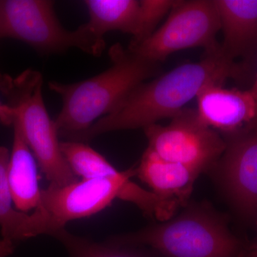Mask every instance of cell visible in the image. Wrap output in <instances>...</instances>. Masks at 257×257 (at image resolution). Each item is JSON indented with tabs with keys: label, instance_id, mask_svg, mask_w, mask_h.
Returning a JSON list of instances; mask_svg holds the SVG:
<instances>
[{
	"label": "cell",
	"instance_id": "cell-15",
	"mask_svg": "<svg viewBox=\"0 0 257 257\" xmlns=\"http://www.w3.org/2000/svg\"><path fill=\"white\" fill-rule=\"evenodd\" d=\"M88 28L104 40L108 32H121L135 36L138 30L140 2L137 0H86Z\"/></svg>",
	"mask_w": 257,
	"mask_h": 257
},
{
	"label": "cell",
	"instance_id": "cell-6",
	"mask_svg": "<svg viewBox=\"0 0 257 257\" xmlns=\"http://www.w3.org/2000/svg\"><path fill=\"white\" fill-rule=\"evenodd\" d=\"M0 38L23 42L43 55L77 48L99 56L105 48L104 40L86 24L66 30L56 16L54 2L48 0H0Z\"/></svg>",
	"mask_w": 257,
	"mask_h": 257
},
{
	"label": "cell",
	"instance_id": "cell-2",
	"mask_svg": "<svg viewBox=\"0 0 257 257\" xmlns=\"http://www.w3.org/2000/svg\"><path fill=\"white\" fill-rule=\"evenodd\" d=\"M111 66L79 82H49L60 96L62 109L55 122L59 136L76 141L95 121L110 114L142 83L160 72V64L141 58L120 45L109 50Z\"/></svg>",
	"mask_w": 257,
	"mask_h": 257
},
{
	"label": "cell",
	"instance_id": "cell-9",
	"mask_svg": "<svg viewBox=\"0 0 257 257\" xmlns=\"http://www.w3.org/2000/svg\"><path fill=\"white\" fill-rule=\"evenodd\" d=\"M222 155L210 170L236 212L243 219L257 217V124L224 139Z\"/></svg>",
	"mask_w": 257,
	"mask_h": 257
},
{
	"label": "cell",
	"instance_id": "cell-7",
	"mask_svg": "<svg viewBox=\"0 0 257 257\" xmlns=\"http://www.w3.org/2000/svg\"><path fill=\"white\" fill-rule=\"evenodd\" d=\"M220 20L214 0L175 1L165 23L145 41L127 50L160 64L178 51L202 47L206 54L220 49L216 35Z\"/></svg>",
	"mask_w": 257,
	"mask_h": 257
},
{
	"label": "cell",
	"instance_id": "cell-1",
	"mask_svg": "<svg viewBox=\"0 0 257 257\" xmlns=\"http://www.w3.org/2000/svg\"><path fill=\"white\" fill-rule=\"evenodd\" d=\"M241 80L237 68L220 52L206 54L195 63L182 64L142 83L110 114L98 119L75 142L85 143L99 135L119 130L145 128L166 118L175 117L204 87Z\"/></svg>",
	"mask_w": 257,
	"mask_h": 257
},
{
	"label": "cell",
	"instance_id": "cell-19",
	"mask_svg": "<svg viewBox=\"0 0 257 257\" xmlns=\"http://www.w3.org/2000/svg\"><path fill=\"white\" fill-rule=\"evenodd\" d=\"M14 111L8 104H3L0 101V121L5 125H13Z\"/></svg>",
	"mask_w": 257,
	"mask_h": 257
},
{
	"label": "cell",
	"instance_id": "cell-17",
	"mask_svg": "<svg viewBox=\"0 0 257 257\" xmlns=\"http://www.w3.org/2000/svg\"><path fill=\"white\" fill-rule=\"evenodd\" d=\"M52 236L63 243L71 257H145L131 250L114 246L112 243H96L76 236L65 228L57 230Z\"/></svg>",
	"mask_w": 257,
	"mask_h": 257
},
{
	"label": "cell",
	"instance_id": "cell-23",
	"mask_svg": "<svg viewBox=\"0 0 257 257\" xmlns=\"http://www.w3.org/2000/svg\"><path fill=\"white\" fill-rule=\"evenodd\" d=\"M5 74H2L0 72V84H1L2 82H3V79H4Z\"/></svg>",
	"mask_w": 257,
	"mask_h": 257
},
{
	"label": "cell",
	"instance_id": "cell-4",
	"mask_svg": "<svg viewBox=\"0 0 257 257\" xmlns=\"http://www.w3.org/2000/svg\"><path fill=\"white\" fill-rule=\"evenodd\" d=\"M113 241L149 245L167 257H238L242 248L224 216L205 204L190 206L178 215Z\"/></svg>",
	"mask_w": 257,
	"mask_h": 257
},
{
	"label": "cell",
	"instance_id": "cell-22",
	"mask_svg": "<svg viewBox=\"0 0 257 257\" xmlns=\"http://www.w3.org/2000/svg\"><path fill=\"white\" fill-rule=\"evenodd\" d=\"M249 89L252 91L257 99V72L256 76H255L254 79H253L252 84H251V87H250Z\"/></svg>",
	"mask_w": 257,
	"mask_h": 257
},
{
	"label": "cell",
	"instance_id": "cell-10",
	"mask_svg": "<svg viewBox=\"0 0 257 257\" xmlns=\"http://www.w3.org/2000/svg\"><path fill=\"white\" fill-rule=\"evenodd\" d=\"M223 42L221 55L239 70L241 80L257 72V0H214Z\"/></svg>",
	"mask_w": 257,
	"mask_h": 257
},
{
	"label": "cell",
	"instance_id": "cell-8",
	"mask_svg": "<svg viewBox=\"0 0 257 257\" xmlns=\"http://www.w3.org/2000/svg\"><path fill=\"white\" fill-rule=\"evenodd\" d=\"M143 130L147 148L199 175L210 170L226 148L224 138L204 124L194 109L184 108L166 126L154 124Z\"/></svg>",
	"mask_w": 257,
	"mask_h": 257
},
{
	"label": "cell",
	"instance_id": "cell-20",
	"mask_svg": "<svg viewBox=\"0 0 257 257\" xmlns=\"http://www.w3.org/2000/svg\"><path fill=\"white\" fill-rule=\"evenodd\" d=\"M15 249L14 241L8 239H0V257H8Z\"/></svg>",
	"mask_w": 257,
	"mask_h": 257
},
{
	"label": "cell",
	"instance_id": "cell-3",
	"mask_svg": "<svg viewBox=\"0 0 257 257\" xmlns=\"http://www.w3.org/2000/svg\"><path fill=\"white\" fill-rule=\"evenodd\" d=\"M135 175L136 168H131L113 177L82 179L63 187L50 184L42 189L41 203L37 209L49 216L53 233L65 228L69 221L103 210L116 199L135 204L145 214L160 221L172 217L178 204L135 183L131 180Z\"/></svg>",
	"mask_w": 257,
	"mask_h": 257
},
{
	"label": "cell",
	"instance_id": "cell-11",
	"mask_svg": "<svg viewBox=\"0 0 257 257\" xmlns=\"http://www.w3.org/2000/svg\"><path fill=\"white\" fill-rule=\"evenodd\" d=\"M196 99L199 117L224 140L257 124V99L250 89H229L223 84H211L204 87Z\"/></svg>",
	"mask_w": 257,
	"mask_h": 257
},
{
	"label": "cell",
	"instance_id": "cell-16",
	"mask_svg": "<svg viewBox=\"0 0 257 257\" xmlns=\"http://www.w3.org/2000/svg\"><path fill=\"white\" fill-rule=\"evenodd\" d=\"M60 147L64 158L77 177L82 179L109 177L121 172L87 144L65 141L60 143Z\"/></svg>",
	"mask_w": 257,
	"mask_h": 257
},
{
	"label": "cell",
	"instance_id": "cell-5",
	"mask_svg": "<svg viewBox=\"0 0 257 257\" xmlns=\"http://www.w3.org/2000/svg\"><path fill=\"white\" fill-rule=\"evenodd\" d=\"M43 77L28 69L17 77L5 74L0 91L14 111L13 126L23 135L50 184L63 187L77 182L61 151L55 120L51 119L42 95Z\"/></svg>",
	"mask_w": 257,
	"mask_h": 257
},
{
	"label": "cell",
	"instance_id": "cell-13",
	"mask_svg": "<svg viewBox=\"0 0 257 257\" xmlns=\"http://www.w3.org/2000/svg\"><path fill=\"white\" fill-rule=\"evenodd\" d=\"M10 156L8 148L0 147V227L3 238L15 241L42 234L50 236L53 227L46 213L36 209L33 214H28L13 207L8 177Z\"/></svg>",
	"mask_w": 257,
	"mask_h": 257
},
{
	"label": "cell",
	"instance_id": "cell-18",
	"mask_svg": "<svg viewBox=\"0 0 257 257\" xmlns=\"http://www.w3.org/2000/svg\"><path fill=\"white\" fill-rule=\"evenodd\" d=\"M138 30L130 46L145 41L157 30L161 20L169 14L175 4L173 0H141Z\"/></svg>",
	"mask_w": 257,
	"mask_h": 257
},
{
	"label": "cell",
	"instance_id": "cell-14",
	"mask_svg": "<svg viewBox=\"0 0 257 257\" xmlns=\"http://www.w3.org/2000/svg\"><path fill=\"white\" fill-rule=\"evenodd\" d=\"M35 157L19 128L14 126V139L8 165V182L13 204L18 211L27 213L41 203Z\"/></svg>",
	"mask_w": 257,
	"mask_h": 257
},
{
	"label": "cell",
	"instance_id": "cell-21",
	"mask_svg": "<svg viewBox=\"0 0 257 257\" xmlns=\"http://www.w3.org/2000/svg\"><path fill=\"white\" fill-rule=\"evenodd\" d=\"M256 224H257V217H256ZM246 257H257V238L254 244L253 245L252 247L250 249Z\"/></svg>",
	"mask_w": 257,
	"mask_h": 257
},
{
	"label": "cell",
	"instance_id": "cell-12",
	"mask_svg": "<svg viewBox=\"0 0 257 257\" xmlns=\"http://www.w3.org/2000/svg\"><path fill=\"white\" fill-rule=\"evenodd\" d=\"M136 175L157 195L185 206L200 175L186 166L162 159L147 148L136 168Z\"/></svg>",
	"mask_w": 257,
	"mask_h": 257
}]
</instances>
